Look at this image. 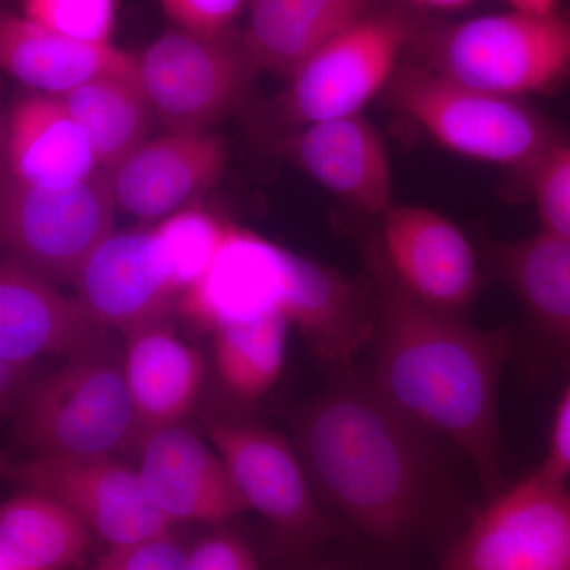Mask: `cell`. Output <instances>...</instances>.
<instances>
[{
	"label": "cell",
	"instance_id": "cell-15",
	"mask_svg": "<svg viewBox=\"0 0 570 570\" xmlns=\"http://www.w3.org/2000/svg\"><path fill=\"white\" fill-rule=\"evenodd\" d=\"M227 159V145L213 132L146 138L108 171L116 208L141 223H160L208 193Z\"/></svg>",
	"mask_w": 570,
	"mask_h": 570
},
{
	"label": "cell",
	"instance_id": "cell-37",
	"mask_svg": "<svg viewBox=\"0 0 570 570\" xmlns=\"http://www.w3.org/2000/svg\"><path fill=\"white\" fill-rule=\"evenodd\" d=\"M0 570H33L26 568V566L20 564V562L11 560L9 554L3 553L0 550Z\"/></svg>",
	"mask_w": 570,
	"mask_h": 570
},
{
	"label": "cell",
	"instance_id": "cell-36",
	"mask_svg": "<svg viewBox=\"0 0 570 570\" xmlns=\"http://www.w3.org/2000/svg\"><path fill=\"white\" fill-rule=\"evenodd\" d=\"M414 6L423 7V9L433 10H456L468 6L472 0H407Z\"/></svg>",
	"mask_w": 570,
	"mask_h": 570
},
{
	"label": "cell",
	"instance_id": "cell-30",
	"mask_svg": "<svg viewBox=\"0 0 570 570\" xmlns=\"http://www.w3.org/2000/svg\"><path fill=\"white\" fill-rule=\"evenodd\" d=\"M94 570H187V550L170 532L130 546L110 547Z\"/></svg>",
	"mask_w": 570,
	"mask_h": 570
},
{
	"label": "cell",
	"instance_id": "cell-11",
	"mask_svg": "<svg viewBox=\"0 0 570 570\" xmlns=\"http://www.w3.org/2000/svg\"><path fill=\"white\" fill-rule=\"evenodd\" d=\"M22 490L61 501L108 547L170 534L175 524L154 505L137 469L115 456L36 455L13 469Z\"/></svg>",
	"mask_w": 570,
	"mask_h": 570
},
{
	"label": "cell",
	"instance_id": "cell-20",
	"mask_svg": "<svg viewBox=\"0 0 570 570\" xmlns=\"http://www.w3.org/2000/svg\"><path fill=\"white\" fill-rule=\"evenodd\" d=\"M124 371L138 422V442L179 425L193 411L205 379L204 356L176 336L170 321L124 336Z\"/></svg>",
	"mask_w": 570,
	"mask_h": 570
},
{
	"label": "cell",
	"instance_id": "cell-9",
	"mask_svg": "<svg viewBox=\"0 0 570 570\" xmlns=\"http://www.w3.org/2000/svg\"><path fill=\"white\" fill-rule=\"evenodd\" d=\"M438 570H570V483L532 471L487 498Z\"/></svg>",
	"mask_w": 570,
	"mask_h": 570
},
{
	"label": "cell",
	"instance_id": "cell-29",
	"mask_svg": "<svg viewBox=\"0 0 570 570\" xmlns=\"http://www.w3.org/2000/svg\"><path fill=\"white\" fill-rule=\"evenodd\" d=\"M521 187L534 202L540 230L570 239V138L554 146Z\"/></svg>",
	"mask_w": 570,
	"mask_h": 570
},
{
	"label": "cell",
	"instance_id": "cell-7",
	"mask_svg": "<svg viewBox=\"0 0 570 570\" xmlns=\"http://www.w3.org/2000/svg\"><path fill=\"white\" fill-rule=\"evenodd\" d=\"M423 20L387 2L325 41L288 78L285 118L303 127L360 115L387 88Z\"/></svg>",
	"mask_w": 570,
	"mask_h": 570
},
{
	"label": "cell",
	"instance_id": "cell-3",
	"mask_svg": "<svg viewBox=\"0 0 570 570\" xmlns=\"http://www.w3.org/2000/svg\"><path fill=\"white\" fill-rule=\"evenodd\" d=\"M407 55L439 75L501 96L558 91L570 81V6L549 13L423 20Z\"/></svg>",
	"mask_w": 570,
	"mask_h": 570
},
{
	"label": "cell",
	"instance_id": "cell-18",
	"mask_svg": "<svg viewBox=\"0 0 570 570\" xmlns=\"http://www.w3.org/2000/svg\"><path fill=\"white\" fill-rule=\"evenodd\" d=\"M281 151L356 212L382 217L395 205L387 148L362 112L298 127Z\"/></svg>",
	"mask_w": 570,
	"mask_h": 570
},
{
	"label": "cell",
	"instance_id": "cell-21",
	"mask_svg": "<svg viewBox=\"0 0 570 570\" xmlns=\"http://www.w3.org/2000/svg\"><path fill=\"white\" fill-rule=\"evenodd\" d=\"M0 70L28 88L61 97L104 73L137 70V56L112 43H86L0 9Z\"/></svg>",
	"mask_w": 570,
	"mask_h": 570
},
{
	"label": "cell",
	"instance_id": "cell-14",
	"mask_svg": "<svg viewBox=\"0 0 570 570\" xmlns=\"http://www.w3.org/2000/svg\"><path fill=\"white\" fill-rule=\"evenodd\" d=\"M298 258L294 250L230 224L204 276L179 296L178 311L209 332L265 314L284 316Z\"/></svg>",
	"mask_w": 570,
	"mask_h": 570
},
{
	"label": "cell",
	"instance_id": "cell-6",
	"mask_svg": "<svg viewBox=\"0 0 570 570\" xmlns=\"http://www.w3.org/2000/svg\"><path fill=\"white\" fill-rule=\"evenodd\" d=\"M110 174L81 181L24 184L0 178V246L55 284H73L86 258L115 232Z\"/></svg>",
	"mask_w": 570,
	"mask_h": 570
},
{
	"label": "cell",
	"instance_id": "cell-26",
	"mask_svg": "<svg viewBox=\"0 0 570 570\" xmlns=\"http://www.w3.org/2000/svg\"><path fill=\"white\" fill-rule=\"evenodd\" d=\"M288 328L283 314L272 313L212 332L216 373L228 395L242 404L268 395L283 374Z\"/></svg>",
	"mask_w": 570,
	"mask_h": 570
},
{
	"label": "cell",
	"instance_id": "cell-1",
	"mask_svg": "<svg viewBox=\"0 0 570 570\" xmlns=\"http://www.w3.org/2000/svg\"><path fill=\"white\" fill-rule=\"evenodd\" d=\"M441 441L354 367L332 374L299 407L292 444L326 509L379 549L400 551L455 527L464 513Z\"/></svg>",
	"mask_w": 570,
	"mask_h": 570
},
{
	"label": "cell",
	"instance_id": "cell-25",
	"mask_svg": "<svg viewBox=\"0 0 570 570\" xmlns=\"http://www.w3.org/2000/svg\"><path fill=\"white\" fill-rule=\"evenodd\" d=\"M92 532L58 499L22 490L0 504V550L33 570L73 568L91 549Z\"/></svg>",
	"mask_w": 570,
	"mask_h": 570
},
{
	"label": "cell",
	"instance_id": "cell-2",
	"mask_svg": "<svg viewBox=\"0 0 570 570\" xmlns=\"http://www.w3.org/2000/svg\"><path fill=\"white\" fill-rule=\"evenodd\" d=\"M374 298L367 376L401 414L453 445L487 498L508 485L499 387L512 355L505 330H480L407 294L385 265L376 235L362 242Z\"/></svg>",
	"mask_w": 570,
	"mask_h": 570
},
{
	"label": "cell",
	"instance_id": "cell-12",
	"mask_svg": "<svg viewBox=\"0 0 570 570\" xmlns=\"http://www.w3.org/2000/svg\"><path fill=\"white\" fill-rule=\"evenodd\" d=\"M379 250L396 283L423 305L466 318L482 288L478 255L448 217L393 205L381 217Z\"/></svg>",
	"mask_w": 570,
	"mask_h": 570
},
{
	"label": "cell",
	"instance_id": "cell-22",
	"mask_svg": "<svg viewBox=\"0 0 570 570\" xmlns=\"http://www.w3.org/2000/svg\"><path fill=\"white\" fill-rule=\"evenodd\" d=\"M487 264L515 296L535 335L570 360V239L540 230L497 243L487 250Z\"/></svg>",
	"mask_w": 570,
	"mask_h": 570
},
{
	"label": "cell",
	"instance_id": "cell-10",
	"mask_svg": "<svg viewBox=\"0 0 570 570\" xmlns=\"http://www.w3.org/2000/svg\"><path fill=\"white\" fill-rule=\"evenodd\" d=\"M206 434L247 510L287 539L306 543L330 535L335 527L330 510L287 438L269 428L217 420L206 422Z\"/></svg>",
	"mask_w": 570,
	"mask_h": 570
},
{
	"label": "cell",
	"instance_id": "cell-19",
	"mask_svg": "<svg viewBox=\"0 0 570 570\" xmlns=\"http://www.w3.org/2000/svg\"><path fill=\"white\" fill-rule=\"evenodd\" d=\"M100 170L61 97L36 92L14 104L0 130V178L24 184L81 181Z\"/></svg>",
	"mask_w": 570,
	"mask_h": 570
},
{
	"label": "cell",
	"instance_id": "cell-28",
	"mask_svg": "<svg viewBox=\"0 0 570 570\" xmlns=\"http://www.w3.org/2000/svg\"><path fill=\"white\" fill-rule=\"evenodd\" d=\"M118 0H21V14L86 43H111Z\"/></svg>",
	"mask_w": 570,
	"mask_h": 570
},
{
	"label": "cell",
	"instance_id": "cell-4",
	"mask_svg": "<svg viewBox=\"0 0 570 570\" xmlns=\"http://www.w3.org/2000/svg\"><path fill=\"white\" fill-rule=\"evenodd\" d=\"M384 94L442 148L505 168L520 186L554 146L569 140L523 99L471 88L412 61H401Z\"/></svg>",
	"mask_w": 570,
	"mask_h": 570
},
{
	"label": "cell",
	"instance_id": "cell-17",
	"mask_svg": "<svg viewBox=\"0 0 570 570\" xmlns=\"http://www.w3.org/2000/svg\"><path fill=\"white\" fill-rule=\"evenodd\" d=\"M112 341L78 303L17 262H0V360L32 366L45 355H71Z\"/></svg>",
	"mask_w": 570,
	"mask_h": 570
},
{
	"label": "cell",
	"instance_id": "cell-27",
	"mask_svg": "<svg viewBox=\"0 0 570 570\" xmlns=\"http://www.w3.org/2000/svg\"><path fill=\"white\" fill-rule=\"evenodd\" d=\"M230 223L200 206H189L165 217L153 227L184 291L197 283L223 246Z\"/></svg>",
	"mask_w": 570,
	"mask_h": 570
},
{
	"label": "cell",
	"instance_id": "cell-38",
	"mask_svg": "<svg viewBox=\"0 0 570 570\" xmlns=\"http://www.w3.org/2000/svg\"><path fill=\"white\" fill-rule=\"evenodd\" d=\"M6 471H7L6 459H3L2 453H0V475H2L3 472H6Z\"/></svg>",
	"mask_w": 570,
	"mask_h": 570
},
{
	"label": "cell",
	"instance_id": "cell-39",
	"mask_svg": "<svg viewBox=\"0 0 570 570\" xmlns=\"http://www.w3.org/2000/svg\"><path fill=\"white\" fill-rule=\"evenodd\" d=\"M2 122H3V119H2V116H0V130H2Z\"/></svg>",
	"mask_w": 570,
	"mask_h": 570
},
{
	"label": "cell",
	"instance_id": "cell-35",
	"mask_svg": "<svg viewBox=\"0 0 570 570\" xmlns=\"http://www.w3.org/2000/svg\"><path fill=\"white\" fill-rule=\"evenodd\" d=\"M512 10L528 11V13H549L560 9L561 0H505Z\"/></svg>",
	"mask_w": 570,
	"mask_h": 570
},
{
	"label": "cell",
	"instance_id": "cell-31",
	"mask_svg": "<svg viewBox=\"0 0 570 570\" xmlns=\"http://www.w3.org/2000/svg\"><path fill=\"white\" fill-rule=\"evenodd\" d=\"M175 28L198 33L234 31L235 21L249 0H159Z\"/></svg>",
	"mask_w": 570,
	"mask_h": 570
},
{
	"label": "cell",
	"instance_id": "cell-34",
	"mask_svg": "<svg viewBox=\"0 0 570 570\" xmlns=\"http://www.w3.org/2000/svg\"><path fill=\"white\" fill-rule=\"evenodd\" d=\"M32 366L13 365L0 360V415L13 404L20 403L26 390L32 384Z\"/></svg>",
	"mask_w": 570,
	"mask_h": 570
},
{
	"label": "cell",
	"instance_id": "cell-5",
	"mask_svg": "<svg viewBox=\"0 0 570 570\" xmlns=\"http://www.w3.org/2000/svg\"><path fill=\"white\" fill-rule=\"evenodd\" d=\"M20 404L21 434L36 455L115 456L138 441L124 351L115 341L69 356L32 382Z\"/></svg>",
	"mask_w": 570,
	"mask_h": 570
},
{
	"label": "cell",
	"instance_id": "cell-32",
	"mask_svg": "<svg viewBox=\"0 0 570 570\" xmlns=\"http://www.w3.org/2000/svg\"><path fill=\"white\" fill-rule=\"evenodd\" d=\"M187 570H261L253 549L238 535L219 532L187 550Z\"/></svg>",
	"mask_w": 570,
	"mask_h": 570
},
{
	"label": "cell",
	"instance_id": "cell-8",
	"mask_svg": "<svg viewBox=\"0 0 570 570\" xmlns=\"http://www.w3.org/2000/svg\"><path fill=\"white\" fill-rule=\"evenodd\" d=\"M258 67L243 33L174 28L137 56L138 80L153 115L171 134L212 132L245 100Z\"/></svg>",
	"mask_w": 570,
	"mask_h": 570
},
{
	"label": "cell",
	"instance_id": "cell-13",
	"mask_svg": "<svg viewBox=\"0 0 570 570\" xmlns=\"http://www.w3.org/2000/svg\"><path fill=\"white\" fill-rule=\"evenodd\" d=\"M77 299L104 328L124 336L170 321L181 287L153 228L112 232L73 281Z\"/></svg>",
	"mask_w": 570,
	"mask_h": 570
},
{
	"label": "cell",
	"instance_id": "cell-33",
	"mask_svg": "<svg viewBox=\"0 0 570 570\" xmlns=\"http://www.w3.org/2000/svg\"><path fill=\"white\" fill-rule=\"evenodd\" d=\"M535 471L553 482L570 483V376L554 411L546 456Z\"/></svg>",
	"mask_w": 570,
	"mask_h": 570
},
{
	"label": "cell",
	"instance_id": "cell-23",
	"mask_svg": "<svg viewBox=\"0 0 570 570\" xmlns=\"http://www.w3.org/2000/svg\"><path fill=\"white\" fill-rule=\"evenodd\" d=\"M387 0H249L243 33L258 70L284 78L325 41Z\"/></svg>",
	"mask_w": 570,
	"mask_h": 570
},
{
	"label": "cell",
	"instance_id": "cell-24",
	"mask_svg": "<svg viewBox=\"0 0 570 570\" xmlns=\"http://www.w3.org/2000/svg\"><path fill=\"white\" fill-rule=\"evenodd\" d=\"M61 99L100 170H115L146 140L154 115L137 70L99 75Z\"/></svg>",
	"mask_w": 570,
	"mask_h": 570
},
{
	"label": "cell",
	"instance_id": "cell-16",
	"mask_svg": "<svg viewBox=\"0 0 570 570\" xmlns=\"http://www.w3.org/2000/svg\"><path fill=\"white\" fill-rule=\"evenodd\" d=\"M138 444L142 487L171 523L220 524L247 512L219 453L189 428H163Z\"/></svg>",
	"mask_w": 570,
	"mask_h": 570
}]
</instances>
